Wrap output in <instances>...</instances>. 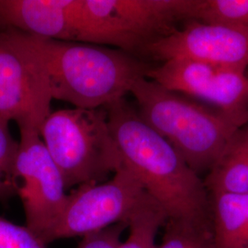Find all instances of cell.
Instances as JSON below:
<instances>
[{
    "instance_id": "cell-1",
    "label": "cell",
    "mask_w": 248,
    "mask_h": 248,
    "mask_svg": "<svg viewBox=\"0 0 248 248\" xmlns=\"http://www.w3.org/2000/svg\"><path fill=\"white\" fill-rule=\"evenodd\" d=\"M104 108L123 166L140 180L168 221L211 232V198L203 178L125 98Z\"/></svg>"
},
{
    "instance_id": "cell-2",
    "label": "cell",
    "mask_w": 248,
    "mask_h": 248,
    "mask_svg": "<svg viewBox=\"0 0 248 248\" xmlns=\"http://www.w3.org/2000/svg\"><path fill=\"white\" fill-rule=\"evenodd\" d=\"M52 98L95 109L125 98L150 63L120 49L42 38Z\"/></svg>"
},
{
    "instance_id": "cell-3",
    "label": "cell",
    "mask_w": 248,
    "mask_h": 248,
    "mask_svg": "<svg viewBox=\"0 0 248 248\" xmlns=\"http://www.w3.org/2000/svg\"><path fill=\"white\" fill-rule=\"evenodd\" d=\"M142 121L162 136L199 176L207 174L240 129L219 110L142 78L131 92Z\"/></svg>"
},
{
    "instance_id": "cell-4",
    "label": "cell",
    "mask_w": 248,
    "mask_h": 248,
    "mask_svg": "<svg viewBox=\"0 0 248 248\" xmlns=\"http://www.w3.org/2000/svg\"><path fill=\"white\" fill-rule=\"evenodd\" d=\"M40 136L62 175L66 190L102 183L123 165L105 108L51 112Z\"/></svg>"
},
{
    "instance_id": "cell-5",
    "label": "cell",
    "mask_w": 248,
    "mask_h": 248,
    "mask_svg": "<svg viewBox=\"0 0 248 248\" xmlns=\"http://www.w3.org/2000/svg\"><path fill=\"white\" fill-rule=\"evenodd\" d=\"M198 0H83L78 42L141 58L146 47L194 18Z\"/></svg>"
},
{
    "instance_id": "cell-6",
    "label": "cell",
    "mask_w": 248,
    "mask_h": 248,
    "mask_svg": "<svg viewBox=\"0 0 248 248\" xmlns=\"http://www.w3.org/2000/svg\"><path fill=\"white\" fill-rule=\"evenodd\" d=\"M52 99L42 38L0 31V118L40 133Z\"/></svg>"
},
{
    "instance_id": "cell-7",
    "label": "cell",
    "mask_w": 248,
    "mask_h": 248,
    "mask_svg": "<svg viewBox=\"0 0 248 248\" xmlns=\"http://www.w3.org/2000/svg\"><path fill=\"white\" fill-rule=\"evenodd\" d=\"M151 198L133 172L122 165L109 180L78 186L70 194L49 244L85 237L118 223H126Z\"/></svg>"
},
{
    "instance_id": "cell-8",
    "label": "cell",
    "mask_w": 248,
    "mask_h": 248,
    "mask_svg": "<svg viewBox=\"0 0 248 248\" xmlns=\"http://www.w3.org/2000/svg\"><path fill=\"white\" fill-rule=\"evenodd\" d=\"M18 143L15 177L25 226L47 246L64 212L68 194L40 133L22 132Z\"/></svg>"
},
{
    "instance_id": "cell-9",
    "label": "cell",
    "mask_w": 248,
    "mask_h": 248,
    "mask_svg": "<svg viewBox=\"0 0 248 248\" xmlns=\"http://www.w3.org/2000/svg\"><path fill=\"white\" fill-rule=\"evenodd\" d=\"M244 68L172 59L153 65L146 78L215 107L238 127L248 124V76Z\"/></svg>"
},
{
    "instance_id": "cell-10",
    "label": "cell",
    "mask_w": 248,
    "mask_h": 248,
    "mask_svg": "<svg viewBox=\"0 0 248 248\" xmlns=\"http://www.w3.org/2000/svg\"><path fill=\"white\" fill-rule=\"evenodd\" d=\"M142 56L161 62L182 59L248 69V33L223 23L190 19L148 45Z\"/></svg>"
},
{
    "instance_id": "cell-11",
    "label": "cell",
    "mask_w": 248,
    "mask_h": 248,
    "mask_svg": "<svg viewBox=\"0 0 248 248\" xmlns=\"http://www.w3.org/2000/svg\"><path fill=\"white\" fill-rule=\"evenodd\" d=\"M83 0H0V28L78 42Z\"/></svg>"
},
{
    "instance_id": "cell-12",
    "label": "cell",
    "mask_w": 248,
    "mask_h": 248,
    "mask_svg": "<svg viewBox=\"0 0 248 248\" xmlns=\"http://www.w3.org/2000/svg\"><path fill=\"white\" fill-rule=\"evenodd\" d=\"M212 248H248V194H210Z\"/></svg>"
},
{
    "instance_id": "cell-13",
    "label": "cell",
    "mask_w": 248,
    "mask_h": 248,
    "mask_svg": "<svg viewBox=\"0 0 248 248\" xmlns=\"http://www.w3.org/2000/svg\"><path fill=\"white\" fill-rule=\"evenodd\" d=\"M210 194H248V127H242L203 178Z\"/></svg>"
},
{
    "instance_id": "cell-14",
    "label": "cell",
    "mask_w": 248,
    "mask_h": 248,
    "mask_svg": "<svg viewBox=\"0 0 248 248\" xmlns=\"http://www.w3.org/2000/svg\"><path fill=\"white\" fill-rule=\"evenodd\" d=\"M168 221L153 199L142 205L127 222L129 235L118 248H156V237Z\"/></svg>"
},
{
    "instance_id": "cell-15",
    "label": "cell",
    "mask_w": 248,
    "mask_h": 248,
    "mask_svg": "<svg viewBox=\"0 0 248 248\" xmlns=\"http://www.w3.org/2000/svg\"><path fill=\"white\" fill-rule=\"evenodd\" d=\"M193 19L227 24L248 33V0H198Z\"/></svg>"
},
{
    "instance_id": "cell-16",
    "label": "cell",
    "mask_w": 248,
    "mask_h": 248,
    "mask_svg": "<svg viewBox=\"0 0 248 248\" xmlns=\"http://www.w3.org/2000/svg\"><path fill=\"white\" fill-rule=\"evenodd\" d=\"M19 143L9 131V122L0 118V202L17 195L15 167Z\"/></svg>"
},
{
    "instance_id": "cell-17",
    "label": "cell",
    "mask_w": 248,
    "mask_h": 248,
    "mask_svg": "<svg viewBox=\"0 0 248 248\" xmlns=\"http://www.w3.org/2000/svg\"><path fill=\"white\" fill-rule=\"evenodd\" d=\"M156 248H212L211 232L193 225L167 221Z\"/></svg>"
},
{
    "instance_id": "cell-18",
    "label": "cell",
    "mask_w": 248,
    "mask_h": 248,
    "mask_svg": "<svg viewBox=\"0 0 248 248\" xmlns=\"http://www.w3.org/2000/svg\"><path fill=\"white\" fill-rule=\"evenodd\" d=\"M0 248H46V245L25 225L0 217Z\"/></svg>"
},
{
    "instance_id": "cell-19",
    "label": "cell",
    "mask_w": 248,
    "mask_h": 248,
    "mask_svg": "<svg viewBox=\"0 0 248 248\" xmlns=\"http://www.w3.org/2000/svg\"><path fill=\"white\" fill-rule=\"evenodd\" d=\"M127 228L126 223H118L87 235L83 237L78 248H118L123 242L122 236Z\"/></svg>"
},
{
    "instance_id": "cell-20",
    "label": "cell",
    "mask_w": 248,
    "mask_h": 248,
    "mask_svg": "<svg viewBox=\"0 0 248 248\" xmlns=\"http://www.w3.org/2000/svg\"></svg>"
}]
</instances>
